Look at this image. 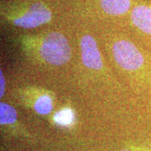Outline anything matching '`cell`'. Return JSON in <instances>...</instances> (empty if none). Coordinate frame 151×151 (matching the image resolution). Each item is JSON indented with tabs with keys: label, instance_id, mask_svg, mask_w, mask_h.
Returning <instances> with one entry per match:
<instances>
[{
	"label": "cell",
	"instance_id": "obj_10",
	"mask_svg": "<svg viewBox=\"0 0 151 151\" xmlns=\"http://www.w3.org/2000/svg\"><path fill=\"white\" fill-rule=\"evenodd\" d=\"M5 91V79L3 74V71H0V97H3Z\"/></svg>",
	"mask_w": 151,
	"mask_h": 151
},
{
	"label": "cell",
	"instance_id": "obj_4",
	"mask_svg": "<svg viewBox=\"0 0 151 151\" xmlns=\"http://www.w3.org/2000/svg\"><path fill=\"white\" fill-rule=\"evenodd\" d=\"M82 62L86 67L93 70H100L103 67L101 55L95 40L91 35L83 36L81 40Z\"/></svg>",
	"mask_w": 151,
	"mask_h": 151
},
{
	"label": "cell",
	"instance_id": "obj_11",
	"mask_svg": "<svg viewBox=\"0 0 151 151\" xmlns=\"http://www.w3.org/2000/svg\"><path fill=\"white\" fill-rule=\"evenodd\" d=\"M120 151H137V150H133V149H123V150H121Z\"/></svg>",
	"mask_w": 151,
	"mask_h": 151
},
{
	"label": "cell",
	"instance_id": "obj_3",
	"mask_svg": "<svg viewBox=\"0 0 151 151\" xmlns=\"http://www.w3.org/2000/svg\"><path fill=\"white\" fill-rule=\"evenodd\" d=\"M113 54L117 63L127 70L139 69L145 61L140 51L128 40H119L114 44Z\"/></svg>",
	"mask_w": 151,
	"mask_h": 151
},
{
	"label": "cell",
	"instance_id": "obj_9",
	"mask_svg": "<svg viewBox=\"0 0 151 151\" xmlns=\"http://www.w3.org/2000/svg\"><path fill=\"white\" fill-rule=\"evenodd\" d=\"M35 112L41 115H46L50 113L53 109V102L51 97L48 95L40 96L36 99L34 105Z\"/></svg>",
	"mask_w": 151,
	"mask_h": 151
},
{
	"label": "cell",
	"instance_id": "obj_1",
	"mask_svg": "<svg viewBox=\"0 0 151 151\" xmlns=\"http://www.w3.org/2000/svg\"><path fill=\"white\" fill-rule=\"evenodd\" d=\"M38 53L47 64L61 65L70 58V47L66 38L59 32H50L40 40Z\"/></svg>",
	"mask_w": 151,
	"mask_h": 151
},
{
	"label": "cell",
	"instance_id": "obj_7",
	"mask_svg": "<svg viewBox=\"0 0 151 151\" xmlns=\"http://www.w3.org/2000/svg\"><path fill=\"white\" fill-rule=\"evenodd\" d=\"M17 112L8 103H0V124L1 125H11L16 123Z\"/></svg>",
	"mask_w": 151,
	"mask_h": 151
},
{
	"label": "cell",
	"instance_id": "obj_2",
	"mask_svg": "<svg viewBox=\"0 0 151 151\" xmlns=\"http://www.w3.org/2000/svg\"><path fill=\"white\" fill-rule=\"evenodd\" d=\"M52 14L41 1H34L24 6L12 22L17 26L24 29H33L50 21Z\"/></svg>",
	"mask_w": 151,
	"mask_h": 151
},
{
	"label": "cell",
	"instance_id": "obj_8",
	"mask_svg": "<svg viewBox=\"0 0 151 151\" xmlns=\"http://www.w3.org/2000/svg\"><path fill=\"white\" fill-rule=\"evenodd\" d=\"M74 120L75 113L70 108H63L54 115V121L59 126L68 127L70 124H73Z\"/></svg>",
	"mask_w": 151,
	"mask_h": 151
},
{
	"label": "cell",
	"instance_id": "obj_6",
	"mask_svg": "<svg viewBox=\"0 0 151 151\" xmlns=\"http://www.w3.org/2000/svg\"><path fill=\"white\" fill-rule=\"evenodd\" d=\"M102 9L108 14L121 15L130 8V0H100Z\"/></svg>",
	"mask_w": 151,
	"mask_h": 151
},
{
	"label": "cell",
	"instance_id": "obj_5",
	"mask_svg": "<svg viewBox=\"0 0 151 151\" xmlns=\"http://www.w3.org/2000/svg\"><path fill=\"white\" fill-rule=\"evenodd\" d=\"M131 19L135 26L151 35V7L138 5L132 11Z\"/></svg>",
	"mask_w": 151,
	"mask_h": 151
}]
</instances>
